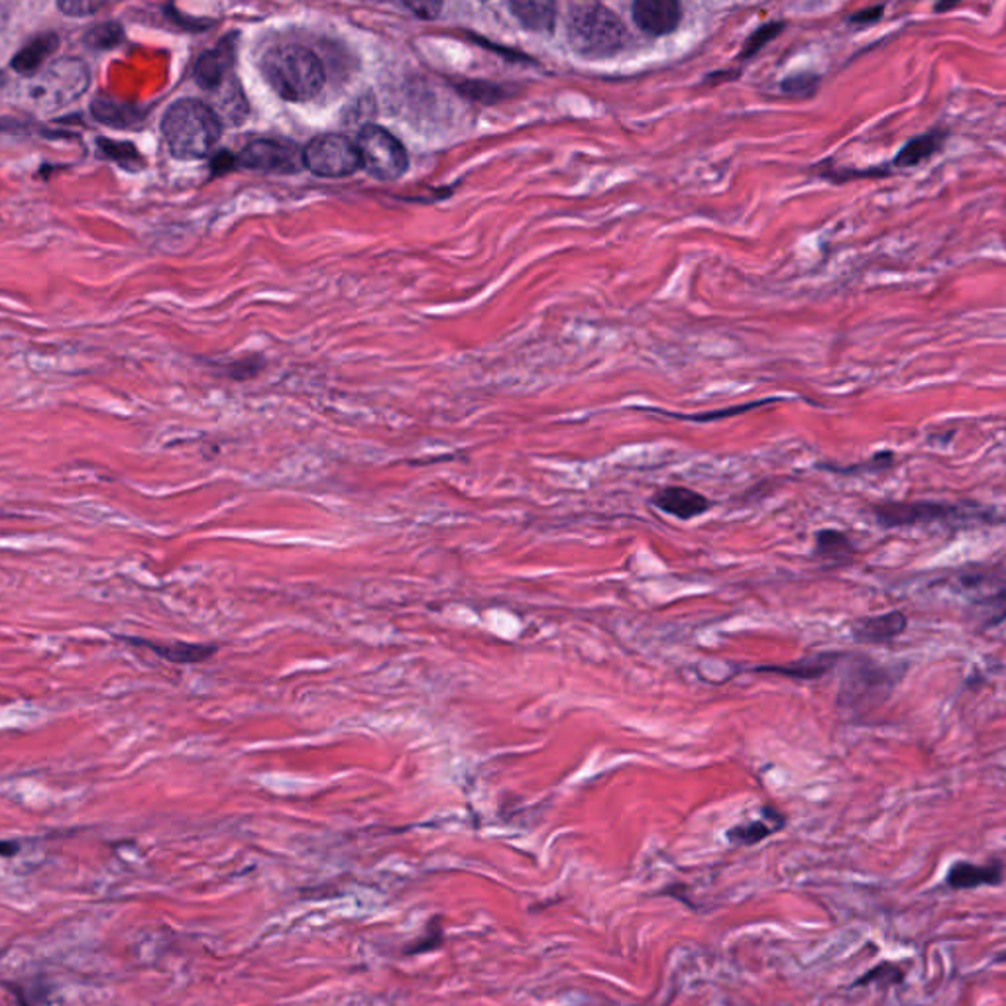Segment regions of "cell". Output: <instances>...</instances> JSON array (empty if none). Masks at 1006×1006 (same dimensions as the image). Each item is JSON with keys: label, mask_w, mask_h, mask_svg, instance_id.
<instances>
[{"label": "cell", "mask_w": 1006, "mask_h": 1006, "mask_svg": "<svg viewBox=\"0 0 1006 1006\" xmlns=\"http://www.w3.org/2000/svg\"><path fill=\"white\" fill-rule=\"evenodd\" d=\"M871 514L883 529H909V527L944 526L952 529H967L975 526L1000 523L1003 517L997 509L983 508L979 504H947V501H881L871 506Z\"/></svg>", "instance_id": "obj_1"}, {"label": "cell", "mask_w": 1006, "mask_h": 1006, "mask_svg": "<svg viewBox=\"0 0 1006 1006\" xmlns=\"http://www.w3.org/2000/svg\"><path fill=\"white\" fill-rule=\"evenodd\" d=\"M567 40L587 60H608L630 44V32L618 12L600 2H577L567 12Z\"/></svg>", "instance_id": "obj_2"}, {"label": "cell", "mask_w": 1006, "mask_h": 1006, "mask_svg": "<svg viewBox=\"0 0 1006 1006\" xmlns=\"http://www.w3.org/2000/svg\"><path fill=\"white\" fill-rule=\"evenodd\" d=\"M838 706L851 716H865L881 708L893 696L896 686L909 673V665H881L869 656H843Z\"/></svg>", "instance_id": "obj_3"}, {"label": "cell", "mask_w": 1006, "mask_h": 1006, "mask_svg": "<svg viewBox=\"0 0 1006 1006\" xmlns=\"http://www.w3.org/2000/svg\"><path fill=\"white\" fill-rule=\"evenodd\" d=\"M260 70L268 85L289 103L313 101L324 85L323 62L303 45H276L263 53Z\"/></svg>", "instance_id": "obj_4"}, {"label": "cell", "mask_w": 1006, "mask_h": 1006, "mask_svg": "<svg viewBox=\"0 0 1006 1006\" xmlns=\"http://www.w3.org/2000/svg\"><path fill=\"white\" fill-rule=\"evenodd\" d=\"M222 132L219 114L197 98H182L167 108L162 134L177 159H203L217 146Z\"/></svg>", "instance_id": "obj_5"}, {"label": "cell", "mask_w": 1006, "mask_h": 1006, "mask_svg": "<svg viewBox=\"0 0 1006 1006\" xmlns=\"http://www.w3.org/2000/svg\"><path fill=\"white\" fill-rule=\"evenodd\" d=\"M89 87V70L80 60H60L42 71L28 87V101L38 108L53 111L70 105Z\"/></svg>", "instance_id": "obj_6"}, {"label": "cell", "mask_w": 1006, "mask_h": 1006, "mask_svg": "<svg viewBox=\"0 0 1006 1006\" xmlns=\"http://www.w3.org/2000/svg\"><path fill=\"white\" fill-rule=\"evenodd\" d=\"M354 146L359 149L360 167L380 182H395L409 167L402 142L380 126H364Z\"/></svg>", "instance_id": "obj_7"}, {"label": "cell", "mask_w": 1006, "mask_h": 1006, "mask_svg": "<svg viewBox=\"0 0 1006 1006\" xmlns=\"http://www.w3.org/2000/svg\"><path fill=\"white\" fill-rule=\"evenodd\" d=\"M303 166L319 177H349L359 172V149L341 134H323L307 144Z\"/></svg>", "instance_id": "obj_8"}, {"label": "cell", "mask_w": 1006, "mask_h": 1006, "mask_svg": "<svg viewBox=\"0 0 1006 1006\" xmlns=\"http://www.w3.org/2000/svg\"><path fill=\"white\" fill-rule=\"evenodd\" d=\"M240 166L255 169L262 174H298L303 169V152L291 144L281 141H256L248 144L237 158Z\"/></svg>", "instance_id": "obj_9"}, {"label": "cell", "mask_w": 1006, "mask_h": 1006, "mask_svg": "<svg viewBox=\"0 0 1006 1006\" xmlns=\"http://www.w3.org/2000/svg\"><path fill=\"white\" fill-rule=\"evenodd\" d=\"M684 9L676 0H637L631 4V18L643 34L663 38L683 24Z\"/></svg>", "instance_id": "obj_10"}, {"label": "cell", "mask_w": 1006, "mask_h": 1006, "mask_svg": "<svg viewBox=\"0 0 1006 1006\" xmlns=\"http://www.w3.org/2000/svg\"><path fill=\"white\" fill-rule=\"evenodd\" d=\"M651 506H655L658 511L666 516L676 517V519H694V517L708 514L714 508V501L702 496L701 491L684 488V486H668L661 488L651 496Z\"/></svg>", "instance_id": "obj_11"}, {"label": "cell", "mask_w": 1006, "mask_h": 1006, "mask_svg": "<svg viewBox=\"0 0 1006 1006\" xmlns=\"http://www.w3.org/2000/svg\"><path fill=\"white\" fill-rule=\"evenodd\" d=\"M909 630V618L902 612L859 618L849 625L853 640L861 645H889Z\"/></svg>", "instance_id": "obj_12"}, {"label": "cell", "mask_w": 1006, "mask_h": 1006, "mask_svg": "<svg viewBox=\"0 0 1006 1006\" xmlns=\"http://www.w3.org/2000/svg\"><path fill=\"white\" fill-rule=\"evenodd\" d=\"M843 656L846 655L838 651H823V653L808 655L805 658L792 661V663H785V665L753 666L751 671L753 673L779 674V676H787L795 681H818L840 665Z\"/></svg>", "instance_id": "obj_13"}, {"label": "cell", "mask_w": 1006, "mask_h": 1006, "mask_svg": "<svg viewBox=\"0 0 1006 1006\" xmlns=\"http://www.w3.org/2000/svg\"><path fill=\"white\" fill-rule=\"evenodd\" d=\"M1005 879L1003 861L995 859L987 865H973L969 861H957L950 867L945 883L955 891L977 889V886H1000Z\"/></svg>", "instance_id": "obj_14"}, {"label": "cell", "mask_w": 1006, "mask_h": 1006, "mask_svg": "<svg viewBox=\"0 0 1006 1006\" xmlns=\"http://www.w3.org/2000/svg\"><path fill=\"white\" fill-rule=\"evenodd\" d=\"M785 823H787V818L777 812V808L765 806L761 820L737 823V826L726 831V838L729 843L739 846V848H751V846H757V843L770 838L772 833L782 830Z\"/></svg>", "instance_id": "obj_15"}, {"label": "cell", "mask_w": 1006, "mask_h": 1006, "mask_svg": "<svg viewBox=\"0 0 1006 1006\" xmlns=\"http://www.w3.org/2000/svg\"><path fill=\"white\" fill-rule=\"evenodd\" d=\"M945 138H947V132L944 128H934L926 134H920L902 146L901 152L894 156V166L899 169L922 166L924 162L934 158L937 152L944 148Z\"/></svg>", "instance_id": "obj_16"}, {"label": "cell", "mask_w": 1006, "mask_h": 1006, "mask_svg": "<svg viewBox=\"0 0 1006 1006\" xmlns=\"http://www.w3.org/2000/svg\"><path fill=\"white\" fill-rule=\"evenodd\" d=\"M118 640L134 645V647H146L156 653V655L166 658L169 663L177 665H189V663H201L215 653V647L207 645H189V643H176V645H158L154 641L136 640V637H118Z\"/></svg>", "instance_id": "obj_17"}, {"label": "cell", "mask_w": 1006, "mask_h": 1006, "mask_svg": "<svg viewBox=\"0 0 1006 1006\" xmlns=\"http://www.w3.org/2000/svg\"><path fill=\"white\" fill-rule=\"evenodd\" d=\"M232 45L222 44L210 52L203 53L195 65V77L203 89H217L227 77L232 65Z\"/></svg>", "instance_id": "obj_18"}, {"label": "cell", "mask_w": 1006, "mask_h": 1006, "mask_svg": "<svg viewBox=\"0 0 1006 1006\" xmlns=\"http://www.w3.org/2000/svg\"><path fill=\"white\" fill-rule=\"evenodd\" d=\"M60 45V38L53 32H45L34 38L22 52L14 55L12 60V70H17L22 75H34L42 70L45 60L52 55Z\"/></svg>", "instance_id": "obj_19"}, {"label": "cell", "mask_w": 1006, "mask_h": 1006, "mask_svg": "<svg viewBox=\"0 0 1006 1006\" xmlns=\"http://www.w3.org/2000/svg\"><path fill=\"white\" fill-rule=\"evenodd\" d=\"M858 552L848 533L840 529H820L815 537V559L848 562Z\"/></svg>", "instance_id": "obj_20"}, {"label": "cell", "mask_w": 1006, "mask_h": 1006, "mask_svg": "<svg viewBox=\"0 0 1006 1006\" xmlns=\"http://www.w3.org/2000/svg\"><path fill=\"white\" fill-rule=\"evenodd\" d=\"M91 113H93L98 123L108 124V126H114V128H132L134 124H138L142 121L141 108L126 105V103H118V101H111V98H105V96H98V98L93 101Z\"/></svg>", "instance_id": "obj_21"}, {"label": "cell", "mask_w": 1006, "mask_h": 1006, "mask_svg": "<svg viewBox=\"0 0 1006 1006\" xmlns=\"http://www.w3.org/2000/svg\"><path fill=\"white\" fill-rule=\"evenodd\" d=\"M511 12L523 27L533 32L551 34L557 24V7L551 2H516L511 4Z\"/></svg>", "instance_id": "obj_22"}, {"label": "cell", "mask_w": 1006, "mask_h": 1006, "mask_svg": "<svg viewBox=\"0 0 1006 1006\" xmlns=\"http://www.w3.org/2000/svg\"><path fill=\"white\" fill-rule=\"evenodd\" d=\"M124 40V32L121 24L116 22H101L96 27L91 28L83 42L87 45L89 50H95V52H106V50H113L116 45L121 44Z\"/></svg>", "instance_id": "obj_23"}, {"label": "cell", "mask_w": 1006, "mask_h": 1006, "mask_svg": "<svg viewBox=\"0 0 1006 1006\" xmlns=\"http://www.w3.org/2000/svg\"><path fill=\"white\" fill-rule=\"evenodd\" d=\"M785 30V22L782 20H777V22H767L763 27L757 28L747 40H745L744 50L739 53V62H747L755 58L757 53L761 52L765 45L777 40Z\"/></svg>", "instance_id": "obj_24"}, {"label": "cell", "mask_w": 1006, "mask_h": 1006, "mask_svg": "<svg viewBox=\"0 0 1006 1006\" xmlns=\"http://www.w3.org/2000/svg\"><path fill=\"white\" fill-rule=\"evenodd\" d=\"M98 149L105 154L106 158L113 159L118 166H123L124 169L136 172V169H141L142 167V156L138 154V149L134 148L128 142H114L101 138V141H98Z\"/></svg>", "instance_id": "obj_25"}, {"label": "cell", "mask_w": 1006, "mask_h": 1006, "mask_svg": "<svg viewBox=\"0 0 1006 1006\" xmlns=\"http://www.w3.org/2000/svg\"><path fill=\"white\" fill-rule=\"evenodd\" d=\"M772 402L775 400H763V402L745 403V405H737V407H729V409H722V412L702 413V415H676V413L661 412V409H647V412L663 413V415H668V417H674V419L709 423V421L727 419L732 415H741V413L751 412V409H757L761 405H769Z\"/></svg>", "instance_id": "obj_26"}, {"label": "cell", "mask_w": 1006, "mask_h": 1006, "mask_svg": "<svg viewBox=\"0 0 1006 1006\" xmlns=\"http://www.w3.org/2000/svg\"><path fill=\"white\" fill-rule=\"evenodd\" d=\"M820 89V75L797 73L780 83V91L788 96H815Z\"/></svg>", "instance_id": "obj_27"}, {"label": "cell", "mask_w": 1006, "mask_h": 1006, "mask_svg": "<svg viewBox=\"0 0 1006 1006\" xmlns=\"http://www.w3.org/2000/svg\"><path fill=\"white\" fill-rule=\"evenodd\" d=\"M875 981H881L883 987H889V985H901L902 981H904V972H902L899 965H894V963H881V965H877L875 969H871V972L865 973L861 979L855 981L853 987L871 985V983H875Z\"/></svg>", "instance_id": "obj_28"}, {"label": "cell", "mask_w": 1006, "mask_h": 1006, "mask_svg": "<svg viewBox=\"0 0 1006 1006\" xmlns=\"http://www.w3.org/2000/svg\"><path fill=\"white\" fill-rule=\"evenodd\" d=\"M894 466V455L893 453H877L871 460L867 463L858 464V466H846V468H840V466H822L826 470L830 473L838 474H861V473H883L886 468H893Z\"/></svg>", "instance_id": "obj_29"}, {"label": "cell", "mask_w": 1006, "mask_h": 1006, "mask_svg": "<svg viewBox=\"0 0 1006 1006\" xmlns=\"http://www.w3.org/2000/svg\"><path fill=\"white\" fill-rule=\"evenodd\" d=\"M106 2H91V0H65L58 2V9L62 10L68 17H91L98 10L106 9Z\"/></svg>", "instance_id": "obj_30"}, {"label": "cell", "mask_w": 1006, "mask_h": 1006, "mask_svg": "<svg viewBox=\"0 0 1006 1006\" xmlns=\"http://www.w3.org/2000/svg\"><path fill=\"white\" fill-rule=\"evenodd\" d=\"M884 14V7L877 4V7H871V9L859 10L855 14L849 17V22L851 24H859V27H865V24H873L877 20H881Z\"/></svg>", "instance_id": "obj_31"}, {"label": "cell", "mask_w": 1006, "mask_h": 1006, "mask_svg": "<svg viewBox=\"0 0 1006 1006\" xmlns=\"http://www.w3.org/2000/svg\"><path fill=\"white\" fill-rule=\"evenodd\" d=\"M20 851V846L14 841H0V858H12Z\"/></svg>", "instance_id": "obj_32"}, {"label": "cell", "mask_w": 1006, "mask_h": 1006, "mask_svg": "<svg viewBox=\"0 0 1006 1006\" xmlns=\"http://www.w3.org/2000/svg\"><path fill=\"white\" fill-rule=\"evenodd\" d=\"M950 9H955V4H937V7H936L937 12H942V10H950Z\"/></svg>", "instance_id": "obj_33"}, {"label": "cell", "mask_w": 1006, "mask_h": 1006, "mask_svg": "<svg viewBox=\"0 0 1006 1006\" xmlns=\"http://www.w3.org/2000/svg\"><path fill=\"white\" fill-rule=\"evenodd\" d=\"M4 85H7V75L0 71V87H4Z\"/></svg>", "instance_id": "obj_34"}]
</instances>
